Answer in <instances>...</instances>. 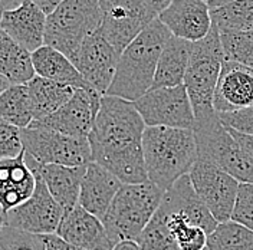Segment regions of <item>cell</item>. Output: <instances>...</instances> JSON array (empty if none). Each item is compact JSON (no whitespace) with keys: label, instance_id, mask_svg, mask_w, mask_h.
<instances>
[{"label":"cell","instance_id":"1","mask_svg":"<svg viewBox=\"0 0 253 250\" xmlns=\"http://www.w3.org/2000/svg\"><path fill=\"white\" fill-rule=\"evenodd\" d=\"M173 33L154 19L120 56L115 77L105 95L135 102L147 94L154 83L160 56Z\"/></svg>","mask_w":253,"mask_h":250},{"label":"cell","instance_id":"2","mask_svg":"<svg viewBox=\"0 0 253 250\" xmlns=\"http://www.w3.org/2000/svg\"><path fill=\"white\" fill-rule=\"evenodd\" d=\"M142 151L148 180L164 193L184 175L199 160L194 129L147 126L142 135Z\"/></svg>","mask_w":253,"mask_h":250},{"label":"cell","instance_id":"3","mask_svg":"<svg viewBox=\"0 0 253 250\" xmlns=\"http://www.w3.org/2000/svg\"><path fill=\"white\" fill-rule=\"evenodd\" d=\"M147 125L135 104L118 96L104 95L89 134L92 161L142 147Z\"/></svg>","mask_w":253,"mask_h":250},{"label":"cell","instance_id":"4","mask_svg":"<svg viewBox=\"0 0 253 250\" xmlns=\"http://www.w3.org/2000/svg\"><path fill=\"white\" fill-rule=\"evenodd\" d=\"M163 197L164 191L151 181L142 184H124L102 219L114 243L138 240L144 229L156 216Z\"/></svg>","mask_w":253,"mask_h":250},{"label":"cell","instance_id":"5","mask_svg":"<svg viewBox=\"0 0 253 250\" xmlns=\"http://www.w3.org/2000/svg\"><path fill=\"white\" fill-rule=\"evenodd\" d=\"M224 61L219 29L213 25L205 39L193 43L184 86L190 96L194 118L205 121L216 115L213 99Z\"/></svg>","mask_w":253,"mask_h":250},{"label":"cell","instance_id":"6","mask_svg":"<svg viewBox=\"0 0 253 250\" xmlns=\"http://www.w3.org/2000/svg\"><path fill=\"white\" fill-rule=\"evenodd\" d=\"M101 0H65L47 16L45 45L62 52L72 62L88 36L102 23Z\"/></svg>","mask_w":253,"mask_h":250},{"label":"cell","instance_id":"7","mask_svg":"<svg viewBox=\"0 0 253 250\" xmlns=\"http://www.w3.org/2000/svg\"><path fill=\"white\" fill-rule=\"evenodd\" d=\"M199 158L217 166L239 183H253V163L243 154L239 144L220 121L219 114L194 124Z\"/></svg>","mask_w":253,"mask_h":250},{"label":"cell","instance_id":"8","mask_svg":"<svg viewBox=\"0 0 253 250\" xmlns=\"http://www.w3.org/2000/svg\"><path fill=\"white\" fill-rule=\"evenodd\" d=\"M22 138L26 154L41 164L82 167L92 163L89 138L69 137L45 126L22 129Z\"/></svg>","mask_w":253,"mask_h":250},{"label":"cell","instance_id":"9","mask_svg":"<svg viewBox=\"0 0 253 250\" xmlns=\"http://www.w3.org/2000/svg\"><path fill=\"white\" fill-rule=\"evenodd\" d=\"M99 4L102 12L99 31L120 55L158 17L142 0H101Z\"/></svg>","mask_w":253,"mask_h":250},{"label":"cell","instance_id":"10","mask_svg":"<svg viewBox=\"0 0 253 250\" xmlns=\"http://www.w3.org/2000/svg\"><path fill=\"white\" fill-rule=\"evenodd\" d=\"M134 104L147 126L193 129L196 124L193 105L184 85L150 89Z\"/></svg>","mask_w":253,"mask_h":250},{"label":"cell","instance_id":"11","mask_svg":"<svg viewBox=\"0 0 253 250\" xmlns=\"http://www.w3.org/2000/svg\"><path fill=\"white\" fill-rule=\"evenodd\" d=\"M190 181L202 202L219 223L232 219L240 183L210 161L197 160L189 172Z\"/></svg>","mask_w":253,"mask_h":250},{"label":"cell","instance_id":"12","mask_svg":"<svg viewBox=\"0 0 253 250\" xmlns=\"http://www.w3.org/2000/svg\"><path fill=\"white\" fill-rule=\"evenodd\" d=\"M38 178L36 190L31 199L1 216V226L32 235H56L65 216V210L58 203L42 178Z\"/></svg>","mask_w":253,"mask_h":250},{"label":"cell","instance_id":"13","mask_svg":"<svg viewBox=\"0 0 253 250\" xmlns=\"http://www.w3.org/2000/svg\"><path fill=\"white\" fill-rule=\"evenodd\" d=\"M102 96L95 89H75L62 108L41 121H33L31 126H45L69 137L89 138Z\"/></svg>","mask_w":253,"mask_h":250},{"label":"cell","instance_id":"14","mask_svg":"<svg viewBox=\"0 0 253 250\" xmlns=\"http://www.w3.org/2000/svg\"><path fill=\"white\" fill-rule=\"evenodd\" d=\"M120 56L121 55L98 29L85 39L74 63L95 91L105 95L115 77Z\"/></svg>","mask_w":253,"mask_h":250},{"label":"cell","instance_id":"15","mask_svg":"<svg viewBox=\"0 0 253 250\" xmlns=\"http://www.w3.org/2000/svg\"><path fill=\"white\" fill-rule=\"evenodd\" d=\"M158 19L169 28L173 36L196 43L210 33L213 20L210 7L205 0H173Z\"/></svg>","mask_w":253,"mask_h":250},{"label":"cell","instance_id":"16","mask_svg":"<svg viewBox=\"0 0 253 250\" xmlns=\"http://www.w3.org/2000/svg\"><path fill=\"white\" fill-rule=\"evenodd\" d=\"M213 105L217 114H229L253 105V69L223 61Z\"/></svg>","mask_w":253,"mask_h":250},{"label":"cell","instance_id":"17","mask_svg":"<svg viewBox=\"0 0 253 250\" xmlns=\"http://www.w3.org/2000/svg\"><path fill=\"white\" fill-rule=\"evenodd\" d=\"M56 235L85 250H112L115 246L102 220L91 214L81 204L65 213Z\"/></svg>","mask_w":253,"mask_h":250},{"label":"cell","instance_id":"18","mask_svg":"<svg viewBox=\"0 0 253 250\" xmlns=\"http://www.w3.org/2000/svg\"><path fill=\"white\" fill-rule=\"evenodd\" d=\"M47 15L33 1L25 0L20 6L1 13V31L17 45L36 52L45 45Z\"/></svg>","mask_w":253,"mask_h":250},{"label":"cell","instance_id":"19","mask_svg":"<svg viewBox=\"0 0 253 250\" xmlns=\"http://www.w3.org/2000/svg\"><path fill=\"white\" fill-rule=\"evenodd\" d=\"M26 164L31 167L36 177L42 178L53 199L62 206L66 211L72 210L79 204L81 186L88 166L82 167H66L58 164H41L25 151Z\"/></svg>","mask_w":253,"mask_h":250},{"label":"cell","instance_id":"20","mask_svg":"<svg viewBox=\"0 0 253 250\" xmlns=\"http://www.w3.org/2000/svg\"><path fill=\"white\" fill-rule=\"evenodd\" d=\"M38 178L26 164L25 153L17 158L0 160V207L1 216L33 196Z\"/></svg>","mask_w":253,"mask_h":250},{"label":"cell","instance_id":"21","mask_svg":"<svg viewBox=\"0 0 253 250\" xmlns=\"http://www.w3.org/2000/svg\"><path fill=\"white\" fill-rule=\"evenodd\" d=\"M124 184L98 163H89L81 186L79 204L98 219H104Z\"/></svg>","mask_w":253,"mask_h":250},{"label":"cell","instance_id":"22","mask_svg":"<svg viewBox=\"0 0 253 250\" xmlns=\"http://www.w3.org/2000/svg\"><path fill=\"white\" fill-rule=\"evenodd\" d=\"M160 207L167 211L181 213L193 224L202 227L207 235H211L219 226V221L213 217L210 210L196 193L189 175L181 177L173 187L164 193Z\"/></svg>","mask_w":253,"mask_h":250},{"label":"cell","instance_id":"23","mask_svg":"<svg viewBox=\"0 0 253 250\" xmlns=\"http://www.w3.org/2000/svg\"><path fill=\"white\" fill-rule=\"evenodd\" d=\"M36 77L32 52L17 45L4 32L0 33L1 92L15 85H26Z\"/></svg>","mask_w":253,"mask_h":250},{"label":"cell","instance_id":"24","mask_svg":"<svg viewBox=\"0 0 253 250\" xmlns=\"http://www.w3.org/2000/svg\"><path fill=\"white\" fill-rule=\"evenodd\" d=\"M32 58L38 77L72 86L75 89H94L81 75L75 63L62 52L43 45L32 53Z\"/></svg>","mask_w":253,"mask_h":250},{"label":"cell","instance_id":"25","mask_svg":"<svg viewBox=\"0 0 253 250\" xmlns=\"http://www.w3.org/2000/svg\"><path fill=\"white\" fill-rule=\"evenodd\" d=\"M193 43L171 36L164 47L157 65V72L151 89L160 88H175L184 85V79L189 68Z\"/></svg>","mask_w":253,"mask_h":250},{"label":"cell","instance_id":"26","mask_svg":"<svg viewBox=\"0 0 253 250\" xmlns=\"http://www.w3.org/2000/svg\"><path fill=\"white\" fill-rule=\"evenodd\" d=\"M28 88L31 95L35 121H41L56 112L59 108H62L75 94V88L38 75L28 83Z\"/></svg>","mask_w":253,"mask_h":250},{"label":"cell","instance_id":"27","mask_svg":"<svg viewBox=\"0 0 253 250\" xmlns=\"http://www.w3.org/2000/svg\"><path fill=\"white\" fill-rule=\"evenodd\" d=\"M0 117L20 129L31 126L35 117L28 83L10 86L0 94Z\"/></svg>","mask_w":253,"mask_h":250},{"label":"cell","instance_id":"28","mask_svg":"<svg viewBox=\"0 0 253 250\" xmlns=\"http://www.w3.org/2000/svg\"><path fill=\"white\" fill-rule=\"evenodd\" d=\"M213 25L220 33L253 31V0H235L210 10Z\"/></svg>","mask_w":253,"mask_h":250},{"label":"cell","instance_id":"29","mask_svg":"<svg viewBox=\"0 0 253 250\" xmlns=\"http://www.w3.org/2000/svg\"><path fill=\"white\" fill-rule=\"evenodd\" d=\"M166 214L169 229L180 250H206L209 235L196 224H193L186 216L175 211H167L160 207Z\"/></svg>","mask_w":253,"mask_h":250},{"label":"cell","instance_id":"30","mask_svg":"<svg viewBox=\"0 0 253 250\" xmlns=\"http://www.w3.org/2000/svg\"><path fill=\"white\" fill-rule=\"evenodd\" d=\"M209 250H253V230L236 221L219 223L207 239Z\"/></svg>","mask_w":253,"mask_h":250},{"label":"cell","instance_id":"31","mask_svg":"<svg viewBox=\"0 0 253 250\" xmlns=\"http://www.w3.org/2000/svg\"><path fill=\"white\" fill-rule=\"evenodd\" d=\"M137 242L141 250H180L169 229L167 217L160 208Z\"/></svg>","mask_w":253,"mask_h":250},{"label":"cell","instance_id":"32","mask_svg":"<svg viewBox=\"0 0 253 250\" xmlns=\"http://www.w3.org/2000/svg\"><path fill=\"white\" fill-rule=\"evenodd\" d=\"M224 59L253 69V41L248 33H220Z\"/></svg>","mask_w":253,"mask_h":250},{"label":"cell","instance_id":"33","mask_svg":"<svg viewBox=\"0 0 253 250\" xmlns=\"http://www.w3.org/2000/svg\"><path fill=\"white\" fill-rule=\"evenodd\" d=\"M1 250H46L43 236L32 235L28 232L16 230L1 226L0 230Z\"/></svg>","mask_w":253,"mask_h":250},{"label":"cell","instance_id":"34","mask_svg":"<svg viewBox=\"0 0 253 250\" xmlns=\"http://www.w3.org/2000/svg\"><path fill=\"white\" fill-rule=\"evenodd\" d=\"M25 153L22 129L6 121H0V158L12 160Z\"/></svg>","mask_w":253,"mask_h":250},{"label":"cell","instance_id":"35","mask_svg":"<svg viewBox=\"0 0 253 250\" xmlns=\"http://www.w3.org/2000/svg\"><path fill=\"white\" fill-rule=\"evenodd\" d=\"M230 220L253 230V183H240Z\"/></svg>","mask_w":253,"mask_h":250},{"label":"cell","instance_id":"36","mask_svg":"<svg viewBox=\"0 0 253 250\" xmlns=\"http://www.w3.org/2000/svg\"><path fill=\"white\" fill-rule=\"evenodd\" d=\"M219 117L224 126L233 128L242 134L253 135V105L236 112L219 114Z\"/></svg>","mask_w":253,"mask_h":250},{"label":"cell","instance_id":"37","mask_svg":"<svg viewBox=\"0 0 253 250\" xmlns=\"http://www.w3.org/2000/svg\"><path fill=\"white\" fill-rule=\"evenodd\" d=\"M227 128V126H226ZM229 132L233 135V138L236 140V142L239 144L240 150L243 151V154L248 157V160L253 163V135H248V134H242L233 128H227Z\"/></svg>","mask_w":253,"mask_h":250},{"label":"cell","instance_id":"38","mask_svg":"<svg viewBox=\"0 0 253 250\" xmlns=\"http://www.w3.org/2000/svg\"><path fill=\"white\" fill-rule=\"evenodd\" d=\"M43 240H45L46 250H85L68 243L66 240H63L62 237H59L58 235H45Z\"/></svg>","mask_w":253,"mask_h":250},{"label":"cell","instance_id":"39","mask_svg":"<svg viewBox=\"0 0 253 250\" xmlns=\"http://www.w3.org/2000/svg\"><path fill=\"white\" fill-rule=\"evenodd\" d=\"M31 1H33L45 15L49 16L65 0H31Z\"/></svg>","mask_w":253,"mask_h":250},{"label":"cell","instance_id":"40","mask_svg":"<svg viewBox=\"0 0 253 250\" xmlns=\"http://www.w3.org/2000/svg\"><path fill=\"white\" fill-rule=\"evenodd\" d=\"M173 0H142V3L151 10L154 12L156 15H160L163 10H166L170 4H171Z\"/></svg>","mask_w":253,"mask_h":250},{"label":"cell","instance_id":"41","mask_svg":"<svg viewBox=\"0 0 253 250\" xmlns=\"http://www.w3.org/2000/svg\"><path fill=\"white\" fill-rule=\"evenodd\" d=\"M112 250H141L137 240H123L118 242Z\"/></svg>","mask_w":253,"mask_h":250},{"label":"cell","instance_id":"42","mask_svg":"<svg viewBox=\"0 0 253 250\" xmlns=\"http://www.w3.org/2000/svg\"><path fill=\"white\" fill-rule=\"evenodd\" d=\"M25 0H0V4H1V10L6 12V10H12L17 6H20Z\"/></svg>","mask_w":253,"mask_h":250},{"label":"cell","instance_id":"43","mask_svg":"<svg viewBox=\"0 0 253 250\" xmlns=\"http://www.w3.org/2000/svg\"><path fill=\"white\" fill-rule=\"evenodd\" d=\"M232 1H235V0H207V4H209L210 10H213V9H217V7L224 6L227 3H232Z\"/></svg>","mask_w":253,"mask_h":250},{"label":"cell","instance_id":"44","mask_svg":"<svg viewBox=\"0 0 253 250\" xmlns=\"http://www.w3.org/2000/svg\"><path fill=\"white\" fill-rule=\"evenodd\" d=\"M246 33H248V35H249V38H251V39H252V41H253V31H251V32H246Z\"/></svg>","mask_w":253,"mask_h":250},{"label":"cell","instance_id":"45","mask_svg":"<svg viewBox=\"0 0 253 250\" xmlns=\"http://www.w3.org/2000/svg\"><path fill=\"white\" fill-rule=\"evenodd\" d=\"M205 1H207V0H205Z\"/></svg>","mask_w":253,"mask_h":250},{"label":"cell","instance_id":"46","mask_svg":"<svg viewBox=\"0 0 253 250\" xmlns=\"http://www.w3.org/2000/svg\"><path fill=\"white\" fill-rule=\"evenodd\" d=\"M206 250H209V249H206Z\"/></svg>","mask_w":253,"mask_h":250},{"label":"cell","instance_id":"47","mask_svg":"<svg viewBox=\"0 0 253 250\" xmlns=\"http://www.w3.org/2000/svg\"><path fill=\"white\" fill-rule=\"evenodd\" d=\"M0 250H1V249H0Z\"/></svg>","mask_w":253,"mask_h":250}]
</instances>
